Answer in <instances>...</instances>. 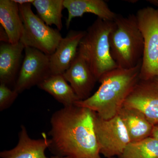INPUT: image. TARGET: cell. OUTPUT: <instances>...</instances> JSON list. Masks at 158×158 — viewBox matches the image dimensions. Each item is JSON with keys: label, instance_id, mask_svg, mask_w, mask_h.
<instances>
[{"label": "cell", "instance_id": "24", "mask_svg": "<svg viewBox=\"0 0 158 158\" xmlns=\"http://www.w3.org/2000/svg\"><path fill=\"white\" fill-rule=\"evenodd\" d=\"M150 81L154 86L158 89V76L154 78L152 80Z\"/></svg>", "mask_w": 158, "mask_h": 158}, {"label": "cell", "instance_id": "22", "mask_svg": "<svg viewBox=\"0 0 158 158\" xmlns=\"http://www.w3.org/2000/svg\"><path fill=\"white\" fill-rule=\"evenodd\" d=\"M15 3L18 5H25L27 4H32L34 0H14Z\"/></svg>", "mask_w": 158, "mask_h": 158}, {"label": "cell", "instance_id": "8", "mask_svg": "<svg viewBox=\"0 0 158 158\" xmlns=\"http://www.w3.org/2000/svg\"><path fill=\"white\" fill-rule=\"evenodd\" d=\"M22 64L14 85L18 93L38 85L52 75L50 56L37 49L26 47Z\"/></svg>", "mask_w": 158, "mask_h": 158}, {"label": "cell", "instance_id": "18", "mask_svg": "<svg viewBox=\"0 0 158 158\" xmlns=\"http://www.w3.org/2000/svg\"><path fill=\"white\" fill-rule=\"evenodd\" d=\"M64 0H34L32 5L35 7L38 16L48 26L55 25L59 31L63 27L62 11Z\"/></svg>", "mask_w": 158, "mask_h": 158}, {"label": "cell", "instance_id": "3", "mask_svg": "<svg viewBox=\"0 0 158 158\" xmlns=\"http://www.w3.org/2000/svg\"><path fill=\"white\" fill-rule=\"evenodd\" d=\"M109 35L110 52L118 67L129 69L142 62L144 39L136 15H117Z\"/></svg>", "mask_w": 158, "mask_h": 158}, {"label": "cell", "instance_id": "5", "mask_svg": "<svg viewBox=\"0 0 158 158\" xmlns=\"http://www.w3.org/2000/svg\"><path fill=\"white\" fill-rule=\"evenodd\" d=\"M31 5H19L23 24V32L20 41L25 47L34 48L50 56L62 39V35L58 29L46 24L34 14Z\"/></svg>", "mask_w": 158, "mask_h": 158}, {"label": "cell", "instance_id": "25", "mask_svg": "<svg viewBox=\"0 0 158 158\" xmlns=\"http://www.w3.org/2000/svg\"><path fill=\"white\" fill-rule=\"evenodd\" d=\"M150 3H152L153 5H155V6L158 7V0H152V1H149Z\"/></svg>", "mask_w": 158, "mask_h": 158}, {"label": "cell", "instance_id": "12", "mask_svg": "<svg viewBox=\"0 0 158 158\" xmlns=\"http://www.w3.org/2000/svg\"><path fill=\"white\" fill-rule=\"evenodd\" d=\"M86 31H70L62 37L55 52L50 56L52 74H63L76 56L79 44Z\"/></svg>", "mask_w": 158, "mask_h": 158}, {"label": "cell", "instance_id": "7", "mask_svg": "<svg viewBox=\"0 0 158 158\" xmlns=\"http://www.w3.org/2000/svg\"><path fill=\"white\" fill-rule=\"evenodd\" d=\"M94 124L101 154L107 158L119 156L131 142L120 116L105 119L95 113Z\"/></svg>", "mask_w": 158, "mask_h": 158}, {"label": "cell", "instance_id": "23", "mask_svg": "<svg viewBox=\"0 0 158 158\" xmlns=\"http://www.w3.org/2000/svg\"><path fill=\"white\" fill-rule=\"evenodd\" d=\"M151 137L155 138L158 140V125L154 126Z\"/></svg>", "mask_w": 158, "mask_h": 158}, {"label": "cell", "instance_id": "1", "mask_svg": "<svg viewBox=\"0 0 158 158\" xmlns=\"http://www.w3.org/2000/svg\"><path fill=\"white\" fill-rule=\"evenodd\" d=\"M95 114L76 105L55 112L49 133L51 152L69 158H102L94 130Z\"/></svg>", "mask_w": 158, "mask_h": 158}, {"label": "cell", "instance_id": "19", "mask_svg": "<svg viewBox=\"0 0 158 158\" xmlns=\"http://www.w3.org/2000/svg\"><path fill=\"white\" fill-rule=\"evenodd\" d=\"M118 158H158V140L149 137L130 142Z\"/></svg>", "mask_w": 158, "mask_h": 158}, {"label": "cell", "instance_id": "13", "mask_svg": "<svg viewBox=\"0 0 158 158\" xmlns=\"http://www.w3.org/2000/svg\"><path fill=\"white\" fill-rule=\"evenodd\" d=\"M25 46L21 42L16 44L2 42L0 44V83L15 85L23 62Z\"/></svg>", "mask_w": 158, "mask_h": 158}, {"label": "cell", "instance_id": "20", "mask_svg": "<svg viewBox=\"0 0 158 158\" xmlns=\"http://www.w3.org/2000/svg\"><path fill=\"white\" fill-rule=\"evenodd\" d=\"M19 94L14 89L11 90L8 85L0 83V111H3L10 107Z\"/></svg>", "mask_w": 158, "mask_h": 158}, {"label": "cell", "instance_id": "21", "mask_svg": "<svg viewBox=\"0 0 158 158\" xmlns=\"http://www.w3.org/2000/svg\"><path fill=\"white\" fill-rule=\"evenodd\" d=\"M0 40L2 42L9 43L8 35L2 26L0 27Z\"/></svg>", "mask_w": 158, "mask_h": 158}, {"label": "cell", "instance_id": "10", "mask_svg": "<svg viewBox=\"0 0 158 158\" xmlns=\"http://www.w3.org/2000/svg\"><path fill=\"white\" fill-rule=\"evenodd\" d=\"M80 100L90 97L98 80L84 57L78 52L69 68L63 74Z\"/></svg>", "mask_w": 158, "mask_h": 158}, {"label": "cell", "instance_id": "15", "mask_svg": "<svg viewBox=\"0 0 158 158\" xmlns=\"http://www.w3.org/2000/svg\"><path fill=\"white\" fill-rule=\"evenodd\" d=\"M0 23L9 37V43L20 42L23 32V24L19 5L14 0L0 1Z\"/></svg>", "mask_w": 158, "mask_h": 158}, {"label": "cell", "instance_id": "11", "mask_svg": "<svg viewBox=\"0 0 158 158\" xmlns=\"http://www.w3.org/2000/svg\"><path fill=\"white\" fill-rule=\"evenodd\" d=\"M17 145L12 149L4 150L0 152L1 158H69L58 156L48 157L45 155L46 150L49 148L50 140L45 133L42 138L35 139L29 136L24 126L21 127L19 133Z\"/></svg>", "mask_w": 158, "mask_h": 158}, {"label": "cell", "instance_id": "6", "mask_svg": "<svg viewBox=\"0 0 158 158\" xmlns=\"http://www.w3.org/2000/svg\"><path fill=\"white\" fill-rule=\"evenodd\" d=\"M136 17L144 42L140 79L151 81L158 76V9L142 8Z\"/></svg>", "mask_w": 158, "mask_h": 158}, {"label": "cell", "instance_id": "2", "mask_svg": "<svg viewBox=\"0 0 158 158\" xmlns=\"http://www.w3.org/2000/svg\"><path fill=\"white\" fill-rule=\"evenodd\" d=\"M142 62L129 69L118 68L103 76L93 95L75 105L88 108L101 118L109 119L118 115L124 102L140 81Z\"/></svg>", "mask_w": 158, "mask_h": 158}, {"label": "cell", "instance_id": "26", "mask_svg": "<svg viewBox=\"0 0 158 158\" xmlns=\"http://www.w3.org/2000/svg\"><path fill=\"white\" fill-rule=\"evenodd\" d=\"M117 158L116 157H112V158Z\"/></svg>", "mask_w": 158, "mask_h": 158}, {"label": "cell", "instance_id": "14", "mask_svg": "<svg viewBox=\"0 0 158 158\" xmlns=\"http://www.w3.org/2000/svg\"><path fill=\"white\" fill-rule=\"evenodd\" d=\"M64 8L68 12L66 27L69 28L75 18L81 17L85 13H92L105 20L114 21L117 14L103 0H64Z\"/></svg>", "mask_w": 158, "mask_h": 158}, {"label": "cell", "instance_id": "16", "mask_svg": "<svg viewBox=\"0 0 158 158\" xmlns=\"http://www.w3.org/2000/svg\"><path fill=\"white\" fill-rule=\"evenodd\" d=\"M127 130L131 142L151 137L154 126L136 109L123 106L118 114Z\"/></svg>", "mask_w": 158, "mask_h": 158}, {"label": "cell", "instance_id": "4", "mask_svg": "<svg viewBox=\"0 0 158 158\" xmlns=\"http://www.w3.org/2000/svg\"><path fill=\"white\" fill-rule=\"evenodd\" d=\"M114 22L97 18L89 27L79 44L78 52L84 57L98 81L118 68L110 52L109 37Z\"/></svg>", "mask_w": 158, "mask_h": 158}, {"label": "cell", "instance_id": "17", "mask_svg": "<svg viewBox=\"0 0 158 158\" xmlns=\"http://www.w3.org/2000/svg\"><path fill=\"white\" fill-rule=\"evenodd\" d=\"M38 87L49 94L64 107L74 106L80 100L62 74L51 75Z\"/></svg>", "mask_w": 158, "mask_h": 158}, {"label": "cell", "instance_id": "9", "mask_svg": "<svg viewBox=\"0 0 158 158\" xmlns=\"http://www.w3.org/2000/svg\"><path fill=\"white\" fill-rule=\"evenodd\" d=\"M123 106L138 110L152 125H158V89L151 81L140 80Z\"/></svg>", "mask_w": 158, "mask_h": 158}]
</instances>
